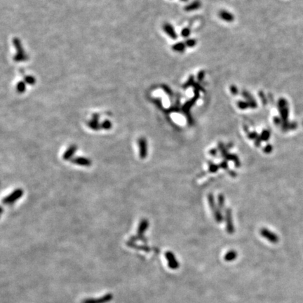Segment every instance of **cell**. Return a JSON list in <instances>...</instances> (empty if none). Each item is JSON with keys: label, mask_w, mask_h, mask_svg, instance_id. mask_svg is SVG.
I'll return each mask as SVG.
<instances>
[{"label": "cell", "mask_w": 303, "mask_h": 303, "mask_svg": "<svg viewBox=\"0 0 303 303\" xmlns=\"http://www.w3.org/2000/svg\"><path fill=\"white\" fill-rule=\"evenodd\" d=\"M210 155H216V150H211L210 152Z\"/></svg>", "instance_id": "35"}, {"label": "cell", "mask_w": 303, "mask_h": 303, "mask_svg": "<svg viewBox=\"0 0 303 303\" xmlns=\"http://www.w3.org/2000/svg\"><path fill=\"white\" fill-rule=\"evenodd\" d=\"M183 2H186V1H188V0H182Z\"/></svg>", "instance_id": "36"}, {"label": "cell", "mask_w": 303, "mask_h": 303, "mask_svg": "<svg viewBox=\"0 0 303 303\" xmlns=\"http://www.w3.org/2000/svg\"><path fill=\"white\" fill-rule=\"evenodd\" d=\"M190 32H191V31H190V30L189 29V28H184V29L182 30L181 35L183 37L187 38L189 36V35H190Z\"/></svg>", "instance_id": "27"}, {"label": "cell", "mask_w": 303, "mask_h": 303, "mask_svg": "<svg viewBox=\"0 0 303 303\" xmlns=\"http://www.w3.org/2000/svg\"><path fill=\"white\" fill-rule=\"evenodd\" d=\"M231 92H232V93L234 94V95H236L238 93V89L235 86H231Z\"/></svg>", "instance_id": "31"}, {"label": "cell", "mask_w": 303, "mask_h": 303, "mask_svg": "<svg viewBox=\"0 0 303 303\" xmlns=\"http://www.w3.org/2000/svg\"><path fill=\"white\" fill-rule=\"evenodd\" d=\"M260 234H261V235L263 236L264 238L268 240L269 242H271L272 243H278L279 241L278 236L276 235V234L272 232H271L270 230H269L268 229L262 228L261 230H260Z\"/></svg>", "instance_id": "7"}, {"label": "cell", "mask_w": 303, "mask_h": 303, "mask_svg": "<svg viewBox=\"0 0 303 303\" xmlns=\"http://www.w3.org/2000/svg\"><path fill=\"white\" fill-rule=\"evenodd\" d=\"M26 89V86H25V82H19L17 85H16V90L18 93H23L25 91Z\"/></svg>", "instance_id": "20"}, {"label": "cell", "mask_w": 303, "mask_h": 303, "mask_svg": "<svg viewBox=\"0 0 303 303\" xmlns=\"http://www.w3.org/2000/svg\"><path fill=\"white\" fill-rule=\"evenodd\" d=\"M149 227V222L147 219L142 220L141 222H140V225L138 228V235L139 236H143V234L145 232V231L148 229Z\"/></svg>", "instance_id": "14"}, {"label": "cell", "mask_w": 303, "mask_h": 303, "mask_svg": "<svg viewBox=\"0 0 303 303\" xmlns=\"http://www.w3.org/2000/svg\"><path fill=\"white\" fill-rule=\"evenodd\" d=\"M99 115L98 114H94L92 117V120L88 122V126L91 128V129L98 131L101 128V126L99 124Z\"/></svg>", "instance_id": "12"}, {"label": "cell", "mask_w": 303, "mask_h": 303, "mask_svg": "<svg viewBox=\"0 0 303 303\" xmlns=\"http://www.w3.org/2000/svg\"><path fill=\"white\" fill-rule=\"evenodd\" d=\"M204 75H205V73L203 71H202V72H200L199 73V75H198V79L199 81H202V80H203V77H204Z\"/></svg>", "instance_id": "32"}, {"label": "cell", "mask_w": 303, "mask_h": 303, "mask_svg": "<svg viewBox=\"0 0 303 303\" xmlns=\"http://www.w3.org/2000/svg\"><path fill=\"white\" fill-rule=\"evenodd\" d=\"M225 221L227 232L229 234H233L234 232V227L232 220V210L229 209V208L226 210Z\"/></svg>", "instance_id": "8"}, {"label": "cell", "mask_w": 303, "mask_h": 303, "mask_svg": "<svg viewBox=\"0 0 303 303\" xmlns=\"http://www.w3.org/2000/svg\"><path fill=\"white\" fill-rule=\"evenodd\" d=\"M208 200L210 209H211L213 213H214L215 221H216L217 222H221L222 220H223V217H222L221 210H220V208L216 205V203H215L214 195H211V194H209L208 195Z\"/></svg>", "instance_id": "2"}, {"label": "cell", "mask_w": 303, "mask_h": 303, "mask_svg": "<svg viewBox=\"0 0 303 303\" xmlns=\"http://www.w3.org/2000/svg\"><path fill=\"white\" fill-rule=\"evenodd\" d=\"M221 166L224 169H227V166H227V164L226 162H224L222 163V164L221 165Z\"/></svg>", "instance_id": "34"}, {"label": "cell", "mask_w": 303, "mask_h": 303, "mask_svg": "<svg viewBox=\"0 0 303 303\" xmlns=\"http://www.w3.org/2000/svg\"><path fill=\"white\" fill-rule=\"evenodd\" d=\"M279 112L281 114V119L283 120V124L284 123L288 122V103L284 98H281L279 100Z\"/></svg>", "instance_id": "4"}, {"label": "cell", "mask_w": 303, "mask_h": 303, "mask_svg": "<svg viewBox=\"0 0 303 303\" xmlns=\"http://www.w3.org/2000/svg\"><path fill=\"white\" fill-rule=\"evenodd\" d=\"M274 123H275V124H277V125L280 124L281 122V118H279V117H275V118H274Z\"/></svg>", "instance_id": "33"}, {"label": "cell", "mask_w": 303, "mask_h": 303, "mask_svg": "<svg viewBox=\"0 0 303 303\" xmlns=\"http://www.w3.org/2000/svg\"><path fill=\"white\" fill-rule=\"evenodd\" d=\"M186 44L185 43H183V42H178L176 44H174L173 46V50L176 51V52H180V53H183L184 51H185L186 49Z\"/></svg>", "instance_id": "17"}, {"label": "cell", "mask_w": 303, "mask_h": 303, "mask_svg": "<svg viewBox=\"0 0 303 303\" xmlns=\"http://www.w3.org/2000/svg\"><path fill=\"white\" fill-rule=\"evenodd\" d=\"M138 148H139V155L142 159H144L147 157L148 153V142L145 138H140L138 139Z\"/></svg>", "instance_id": "6"}, {"label": "cell", "mask_w": 303, "mask_h": 303, "mask_svg": "<svg viewBox=\"0 0 303 303\" xmlns=\"http://www.w3.org/2000/svg\"><path fill=\"white\" fill-rule=\"evenodd\" d=\"M24 79H25V82L27 83V84H30V85L35 84V82H36V80H35V78L33 77L32 76H25V77H24Z\"/></svg>", "instance_id": "24"}, {"label": "cell", "mask_w": 303, "mask_h": 303, "mask_svg": "<svg viewBox=\"0 0 303 303\" xmlns=\"http://www.w3.org/2000/svg\"><path fill=\"white\" fill-rule=\"evenodd\" d=\"M248 138H249L250 139H253V140L255 139L256 140L257 138H258V135H257L255 132L248 133Z\"/></svg>", "instance_id": "28"}, {"label": "cell", "mask_w": 303, "mask_h": 303, "mask_svg": "<svg viewBox=\"0 0 303 303\" xmlns=\"http://www.w3.org/2000/svg\"><path fill=\"white\" fill-rule=\"evenodd\" d=\"M219 16L222 20L227 22H232L234 20V16L232 13L228 12L226 10H221L219 12Z\"/></svg>", "instance_id": "15"}, {"label": "cell", "mask_w": 303, "mask_h": 303, "mask_svg": "<svg viewBox=\"0 0 303 303\" xmlns=\"http://www.w3.org/2000/svg\"><path fill=\"white\" fill-rule=\"evenodd\" d=\"M23 194H24L23 189L20 188L16 189L12 193H11L10 195H9L5 198H4L3 200H2V202L5 203V204H12V203L18 200L19 199L22 197Z\"/></svg>", "instance_id": "3"}, {"label": "cell", "mask_w": 303, "mask_h": 303, "mask_svg": "<svg viewBox=\"0 0 303 303\" xmlns=\"http://www.w3.org/2000/svg\"><path fill=\"white\" fill-rule=\"evenodd\" d=\"M225 202V196L222 194H220V195H218V196H217V204H218V208H220V210L224 209Z\"/></svg>", "instance_id": "19"}, {"label": "cell", "mask_w": 303, "mask_h": 303, "mask_svg": "<svg viewBox=\"0 0 303 303\" xmlns=\"http://www.w3.org/2000/svg\"><path fill=\"white\" fill-rule=\"evenodd\" d=\"M236 257H237V253L235 250H232L226 253L225 255V260L227 262H231L235 260Z\"/></svg>", "instance_id": "16"}, {"label": "cell", "mask_w": 303, "mask_h": 303, "mask_svg": "<svg viewBox=\"0 0 303 303\" xmlns=\"http://www.w3.org/2000/svg\"><path fill=\"white\" fill-rule=\"evenodd\" d=\"M196 98H193L192 100H189V102H188L185 105H184V107H183V110H184V112H189V109H190V108L192 107L194 105V103H195V102L196 101Z\"/></svg>", "instance_id": "21"}, {"label": "cell", "mask_w": 303, "mask_h": 303, "mask_svg": "<svg viewBox=\"0 0 303 303\" xmlns=\"http://www.w3.org/2000/svg\"><path fill=\"white\" fill-rule=\"evenodd\" d=\"M272 150V147L271 145H267L266 147H265V149H264V151H265V153H270L271 152Z\"/></svg>", "instance_id": "30"}, {"label": "cell", "mask_w": 303, "mask_h": 303, "mask_svg": "<svg viewBox=\"0 0 303 303\" xmlns=\"http://www.w3.org/2000/svg\"><path fill=\"white\" fill-rule=\"evenodd\" d=\"M77 146H76L75 145H71L70 148L65 152V153L63 154V159L65 160V161L71 159L72 158L73 155H74L75 154L76 150H77Z\"/></svg>", "instance_id": "13"}, {"label": "cell", "mask_w": 303, "mask_h": 303, "mask_svg": "<svg viewBox=\"0 0 303 303\" xmlns=\"http://www.w3.org/2000/svg\"><path fill=\"white\" fill-rule=\"evenodd\" d=\"M196 44V41L194 39H188L185 42L186 46L188 47H194Z\"/></svg>", "instance_id": "26"}, {"label": "cell", "mask_w": 303, "mask_h": 303, "mask_svg": "<svg viewBox=\"0 0 303 303\" xmlns=\"http://www.w3.org/2000/svg\"><path fill=\"white\" fill-rule=\"evenodd\" d=\"M210 163L211 162H210L209 164V170L210 172H215L217 170V169H218V167H217V166L215 165L214 164H210Z\"/></svg>", "instance_id": "29"}, {"label": "cell", "mask_w": 303, "mask_h": 303, "mask_svg": "<svg viewBox=\"0 0 303 303\" xmlns=\"http://www.w3.org/2000/svg\"><path fill=\"white\" fill-rule=\"evenodd\" d=\"M166 258L168 261V265L170 269H176L179 267V263L177 262L175 255L171 251H167L165 254Z\"/></svg>", "instance_id": "9"}, {"label": "cell", "mask_w": 303, "mask_h": 303, "mask_svg": "<svg viewBox=\"0 0 303 303\" xmlns=\"http://www.w3.org/2000/svg\"><path fill=\"white\" fill-rule=\"evenodd\" d=\"M163 28H164V30L165 31V32L166 33V34L169 35L170 38H172L173 39H177V35L176 32V30H175L173 27L171 25L169 24V23H165Z\"/></svg>", "instance_id": "11"}, {"label": "cell", "mask_w": 303, "mask_h": 303, "mask_svg": "<svg viewBox=\"0 0 303 303\" xmlns=\"http://www.w3.org/2000/svg\"><path fill=\"white\" fill-rule=\"evenodd\" d=\"M101 128L102 129H105V130H109L111 129L112 127V123H111L110 121L109 120H105L101 124Z\"/></svg>", "instance_id": "23"}, {"label": "cell", "mask_w": 303, "mask_h": 303, "mask_svg": "<svg viewBox=\"0 0 303 303\" xmlns=\"http://www.w3.org/2000/svg\"><path fill=\"white\" fill-rule=\"evenodd\" d=\"M113 295L111 293H108L99 298H87V299L82 300V303H107L111 301Z\"/></svg>", "instance_id": "5"}, {"label": "cell", "mask_w": 303, "mask_h": 303, "mask_svg": "<svg viewBox=\"0 0 303 303\" xmlns=\"http://www.w3.org/2000/svg\"><path fill=\"white\" fill-rule=\"evenodd\" d=\"M237 105L239 108L241 109V110H245V109L250 107L249 104H248V102H244V101H239Z\"/></svg>", "instance_id": "25"}, {"label": "cell", "mask_w": 303, "mask_h": 303, "mask_svg": "<svg viewBox=\"0 0 303 303\" xmlns=\"http://www.w3.org/2000/svg\"><path fill=\"white\" fill-rule=\"evenodd\" d=\"M269 137H270V132H269L268 130H265L264 131H262L260 138L261 139L262 141H268Z\"/></svg>", "instance_id": "22"}, {"label": "cell", "mask_w": 303, "mask_h": 303, "mask_svg": "<svg viewBox=\"0 0 303 303\" xmlns=\"http://www.w3.org/2000/svg\"><path fill=\"white\" fill-rule=\"evenodd\" d=\"M14 46L16 49V54L14 56V60L16 62H22L27 60V56L24 51V49L21 44V42L18 38H14L13 40Z\"/></svg>", "instance_id": "1"}, {"label": "cell", "mask_w": 303, "mask_h": 303, "mask_svg": "<svg viewBox=\"0 0 303 303\" xmlns=\"http://www.w3.org/2000/svg\"><path fill=\"white\" fill-rule=\"evenodd\" d=\"M201 7V3L199 1H195L192 2V3L189 4V5L187 6L185 8H184V10L187 11H195L196 9H199Z\"/></svg>", "instance_id": "18"}, {"label": "cell", "mask_w": 303, "mask_h": 303, "mask_svg": "<svg viewBox=\"0 0 303 303\" xmlns=\"http://www.w3.org/2000/svg\"><path fill=\"white\" fill-rule=\"evenodd\" d=\"M72 164L81 166H90L91 165V161L86 157H77L71 159Z\"/></svg>", "instance_id": "10"}]
</instances>
